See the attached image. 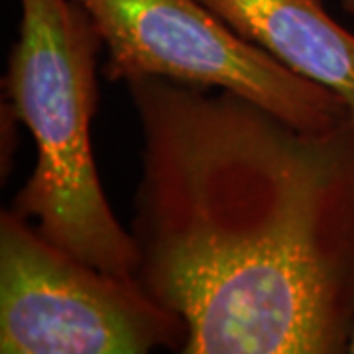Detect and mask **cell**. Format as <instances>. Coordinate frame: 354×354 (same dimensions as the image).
Masks as SVG:
<instances>
[{
  "label": "cell",
  "mask_w": 354,
  "mask_h": 354,
  "mask_svg": "<svg viewBox=\"0 0 354 354\" xmlns=\"http://www.w3.org/2000/svg\"><path fill=\"white\" fill-rule=\"evenodd\" d=\"M342 6H344L346 12L354 16V0H342Z\"/></svg>",
  "instance_id": "obj_6"
},
{
  "label": "cell",
  "mask_w": 354,
  "mask_h": 354,
  "mask_svg": "<svg viewBox=\"0 0 354 354\" xmlns=\"http://www.w3.org/2000/svg\"><path fill=\"white\" fill-rule=\"evenodd\" d=\"M348 353L354 354V335H353V341H351V346H348Z\"/></svg>",
  "instance_id": "obj_7"
},
{
  "label": "cell",
  "mask_w": 354,
  "mask_h": 354,
  "mask_svg": "<svg viewBox=\"0 0 354 354\" xmlns=\"http://www.w3.org/2000/svg\"><path fill=\"white\" fill-rule=\"evenodd\" d=\"M140 286L181 354H342L354 335V116L301 130L230 91L130 81Z\"/></svg>",
  "instance_id": "obj_1"
},
{
  "label": "cell",
  "mask_w": 354,
  "mask_h": 354,
  "mask_svg": "<svg viewBox=\"0 0 354 354\" xmlns=\"http://www.w3.org/2000/svg\"><path fill=\"white\" fill-rule=\"evenodd\" d=\"M290 71L329 88L354 116V34L319 0H201Z\"/></svg>",
  "instance_id": "obj_5"
},
{
  "label": "cell",
  "mask_w": 354,
  "mask_h": 354,
  "mask_svg": "<svg viewBox=\"0 0 354 354\" xmlns=\"http://www.w3.org/2000/svg\"><path fill=\"white\" fill-rule=\"evenodd\" d=\"M18 4V39L2 85L38 153L10 209L79 260L136 279V242L114 216L91 146L101 36L77 0Z\"/></svg>",
  "instance_id": "obj_2"
},
{
  "label": "cell",
  "mask_w": 354,
  "mask_h": 354,
  "mask_svg": "<svg viewBox=\"0 0 354 354\" xmlns=\"http://www.w3.org/2000/svg\"><path fill=\"white\" fill-rule=\"evenodd\" d=\"M106 48L109 81L165 79L225 88L301 130L335 127L351 111L329 88L290 71L201 0H77Z\"/></svg>",
  "instance_id": "obj_4"
},
{
  "label": "cell",
  "mask_w": 354,
  "mask_h": 354,
  "mask_svg": "<svg viewBox=\"0 0 354 354\" xmlns=\"http://www.w3.org/2000/svg\"><path fill=\"white\" fill-rule=\"evenodd\" d=\"M183 319L138 279L102 272L48 241L12 209L0 213V353H181Z\"/></svg>",
  "instance_id": "obj_3"
}]
</instances>
